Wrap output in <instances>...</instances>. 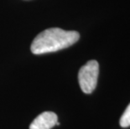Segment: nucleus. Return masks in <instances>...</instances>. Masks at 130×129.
<instances>
[{"mask_svg":"<svg viewBox=\"0 0 130 129\" xmlns=\"http://www.w3.org/2000/svg\"><path fill=\"white\" fill-rule=\"evenodd\" d=\"M56 125H59L57 115L53 112H45L33 121L29 129H51Z\"/></svg>","mask_w":130,"mask_h":129,"instance_id":"7ed1b4c3","label":"nucleus"},{"mask_svg":"<svg viewBox=\"0 0 130 129\" xmlns=\"http://www.w3.org/2000/svg\"><path fill=\"white\" fill-rule=\"evenodd\" d=\"M99 75V65L96 60H90L79 70L78 81L82 90L90 94L95 90Z\"/></svg>","mask_w":130,"mask_h":129,"instance_id":"f03ea898","label":"nucleus"},{"mask_svg":"<svg viewBox=\"0 0 130 129\" xmlns=\"http://www.w3.org/2000/svg\"><path fill=\"white\" fill-rule=\"evenodd\" d=\"M80 39L76 31H67L60 28H51L40 33L31 44V52L42 54L70 47Z\"/></svg>","mask_w":130,"mask_h":129,"instance_id":"f257e3e1","label":"nucleus"},{"mask_svg":"<svg viewBox=\"0 0 130 129\" xmlns=\"http://www.w3.org/2000/svg\"><path fill=\"white\" fill-rule=\"evenodd\" d=\"M120 126L122 127H128L130 126V104L127 106L120 118Z\"/></svg>","mask_w":130,"mask_h":129,"instance_id":"20e7f679","label":"nucleus"}]
</instances>
